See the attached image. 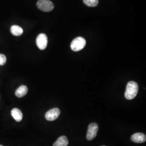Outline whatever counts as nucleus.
Instances as JSON below:
<instances>
[{
	"mask_svg": "<svg viewBox=\"0 0 146 146\" xmlns=\"http://www.w3.org/2000/svg\"><path fill=\"white\" fill-rule=\"evenodd\" d=\"M37 46L40 50H44L47 48L48 44V38L45 34H39L36 38Z\"/></svg>",
	"mask_w": 146,
	"mask_h": 146,
	"instance_id": "5",
	"label": "nucleus"
},
{
	"mask_svg": "<svg viewBox=\"0 0 146 146\" xmlns=\"http://www.w3.org/2000/svg\"><path fill=\"white\" fill-rule=\"evenodd\" d=\"M36 5L40 10L44 12L51 11L54 8L53 3L49 0H38Z\"/></svg>",
	"mask_w": 146,
	"mask_h": 146,
	"instance_id": "3",
	"label": "nucleus"
},
{
	"mask_svg": "<svg viewBox=\"0 0 146 146\" xmlns=\"http://www.w3.org/2000/svg\"><path fill=\"white\" fill-rule=\"evenodd\" d=\"M60 115V110L58 108H55L48 111L45 115V117L46 120L48 121H52L57 119Z\"/></svg>",
	"mask_w": 146,
	"mask_h": 146,
	"instance_id": "6",
	"label": "nucleus"
},
{
	"mask_svg": "<svg viewBox=\"0 0 146 146\" xmlns=\"http://www.w3.org/2000/svg\"></svg>",
	"mask_w": 146,
	"mask_h": 146,
	"instance_id": "15",
	"label": "nucleus"
},
{
	"mask_svg": "<svg viewBox=\"0 0 146 146\" xmlns=\"http://www.w3.org/2000/svg\"><path fill=\"white\" fill-rule=\"evenodd\" d=\"M139 90V86L134 81L129 82L125 89V96L127 100H132L136 96Z\"/></svg>",
	"mask_w": 146,
	"mask_h": 146,
	"instance_id": "1",
	"label": "nucleus"
},
{
	"mask_svg": "<svg viewBox=\"0 0 146 146\" xmlns=\"http://www.w3.org/2000/svg\"><path fill=\"white\" fill-rule=\"evenodd\" d=\"M99 131V126L96 123H92L88 126L87 133V139L89 141L93 140L97 135V133Z\"/></svg>",
	"mask_w": 146,
	"mask_h": 146,
	"instance_id": "4",
	"label": "nucleus"
},
{
	"mask_svg": "<svg viewBox=\"0 0 146 146\" xmlns=\"http://www.w3.org/2000/svg\"><path fill=\"white\" fill-rule=\"evenodd\" d=\"M0 146H2V145H0Z\"/></svg>",
	"mask_w": 146,
	"mask_h": 146,
	"instance_id": "14",
	"label": "nucleus"
},
{
	"mask_svg": "<svg viewBox=\"0 0 146 146\" xmlns=\"http://www.w3.org/2000/svg\"><path fill=\"white\" fill-rule=\"evenodd\" d=\"M28 93V88L27 87L23 85L20 86L17 89L15 92V95L18 98H22L25 96Z\"/></svg>",
	"mask_w": 146,
	"mask_h": 146,
	"instance_id": "10",
	"label": "nucleus"
},
{
	"mask_svg": "<svg viewBox=\"0 0 146 146\" xmlns=\"http://www.w3.org/2000/svg\"><path fill=\"white\" fill-rule=\"evenodd\" d=\"M86 44L85 39L82 37H78L73 40L70 44L71 49L74 52H78L84 49Z\"/></svg>",
	"mask_w": 146,
	"mask_h": 146,
	"instance_id": "2",
	"label": "nucleus"
},
{
	"mask_svg": "<svg viewBox=\"0 0 146 146\" xmlns=\"http://www.w3.org/2000/svg\"><path fill=\"white\" fill-rule=\"evenodd\" d=\"M11 114L14 119L17 122H20L22 120L23 114L20 110L18 108H14L11 110Z\"/></svg>",
	"mask_w": 146,
	"mask_h": 146,
	"instance_id": "8",
	"label": "nucleus"
},
{
	"mask_svg": "<svg viewBox=\"0 0 146 146\" xmlns=\"http://www.w3.org/2000/svg\"><path fill=\"white\" fill-rule=\"evenodd\" d=\"M11 33L13 35L18 36H20L23 34V31L20 27L14 25L11 27Z\"/></svg>",
	"mask_w": 146,
	"mask_h": 146,
	"instance_id": "11",
	"label": "nucleus"
},
{
	"mask_svg": "<svg viewBox=\"0 0 146 146\" xmlns=\"http://www.w3.org/2000/svg\"><path fill=\"white\" fill-rule=\"evenodd\" d=\"M131 140L135 143H141L146 141V136L143 133H137L131 136Z\"/></svg>",
	"mask_w": 146,
	"mask_h": 146,
	"instance_id": "7",
	"label": "nucleus"
},
{
	"mask_svg": "<svg viewBox=\"0 0 146 146\" xmlns=\"http://www.w3.org/2000/svg\"><path fill=\"white\" fill-rule=\"evenodd\" d=\"M68 140L67 137L65 136H60L56 142L53 144V146H67Z\"/></svg>",
	"mask_w": 146,
	"mask_h": 146,
	"instance_id": "9",
	"label": "nucleus"
},
{
	"mask_svg": "<svg viewBox=\"0 0 146 146\" xmlns=\"http://www.w3.org/2000/svg\"><path fill=\"white\" fill-rule=\"evenodd\" d=\"M83 1L86 5L90 7H96L99 3L98 0H83Z\"/></svg>",
	"mask_w": 146,
	"mask_h": 146,
	"instance_id": "12",
	"label": "nucleus"
},
{
	"mask_svg": "<svg viewBox=\"0 0 146 146\" xmlns=\"http://www.w3.org/2000/svg\"><path fill=\"white\" fill-rule=\"evenodd\" d=\"M7 61V58L5 55L2 54H0V66H3L5 64Z\"/></svg>",
	"mask_w": 146,
	"mask_h": 146,
	"instance_id": "13",
	"label": "nucleus"
}]
</instances>
